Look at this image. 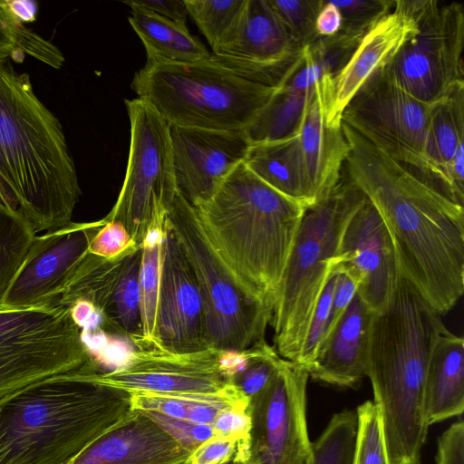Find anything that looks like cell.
Instances as JSON below:
<instances>
[{
	"label": "cell",
	"mask_w": 464,
	"mask_h": 464,
	"mask_svg": "<svg viewBox=\"0 0 464 464\" xmlns=\"http://www.w3.org/2000/svg\"><path fill=\"white\" fill-rule=\"evenodd\" d=\"M343 176L373 205L392 238L401 276L440 314L464 293V208L415 169L344 123Z\"/></svg>",
	"instance_id": "1"
},
{
	"label": "cell",
	"mask_w": 464,
	"mask_h": 464,
	"mask_svg": "<svg viewBox=\"0 0 464 464\" xmlns=\"http://www.w3.org/2000/svg\"><path fill=\"white\" fill-rule=\"evenodd\" d=\"M81 194L60 121L0 54V202L38 233L72 222Z\"/></svg>",
	"instance_id": "2"
},
{
	"label": "cell",
	"mask_w": 464,
	"mask_h": 464,
	"mask_svg": "<svg viewBox=\"0 0 464 464\" xmlns=\"http://www.w3.org/2000/svg\"><path fill=\"white\" fill-rule=\"evenodd\" d=\"M447 328L403 277L387 305L372 318L366 376L373 390L389 464H420L429 424L427 368Z\"/></svg>",
	"instance_id": "3"
},
{
	"label": "cell",
	"mask_w": 464,
	"mask_h": 464,
	"mask_svg": "<svg viewBox=\"0 0 464 464\" xmlns=\"http://www.w3.org/2000/svg\"><path fill=\"white\" fill-rule=\"evenodd\" d=\"M95 362L0 398V464H69L131 411L130 394L100 383Z\"/></svg>",
	"instance_id": "4"
},
{
	"label": "cell",
	"mask_w": 464,
	"mask_h": 464,
	"mask_svg": "<svg viewBox=\"0 0 464 464\" xmlns=\"http://www.w3.org/2000/svg\"><path fill=\"white\" fill-rule=\"evenodd\" d=\"M194 208L238 285L273 311L306 208L267 185L243 161L207 203Z\"/></svg>",
	"instance_id": "5"
},
{
	"label": "cell",
	"mask_w": 464,
	"mask_h": 464,
	"mask_svg": "<svg viewBox=\"0 0 464 464\" xmlns=\"http://www.w3.org/2000/svg\"><path fill=\"white\" fill-rule=\"evenodd\" d=\"M295 61L259 64L209 53L188 63L145 64L131 89L169 125L246 130Z\"/></svg>",
	"instance_id": "6"
},
{
	"label": "cell",
	"mask_w": 464,
	"mask_h": 464,
	"mask_svg": "<svg viewBox=\"0 0 464 464\" xmlns=\"http://www.w3.org/2000/svg\"><path fill=\"white\" fill-rule=\"evenodd\" d=\"M365 196L343 174L320 201L305 208L290 251L270 324L278 355L298 363L313 312L331 273L343 230Z\"/></svg>",
	"instance_id": "7"
},
{
	"label": "cell",
	"mask_w": 464,
	"mask_h": 464,
	"mask_svg": "<svg viewBox=\"0 0 464 464\" xmlns=\"http://www.w3.org/2000/svg\"><path fill=\"white\" fill-rule=\"evenodd\" d=\"M167 220L193 269L203 311L206 348L241 351L266 340L273 311L250 297L218 256L196 210L177 193Z\"/></svg>",
	"instance_id": "8"
},
{
	"label": "cell",
	"mask_w": 464,
	"mask_h": 464,
	"mask_svg": "<svg viewBox=\"0 0 464 464\" xmlns=\"http://www.w3.org/2000/svg\"><path fill=\"white\" fill-rule=\"evenodd\" d=\"M82 335L71 309L55 302L0 307V398L93 362Z\"/></svg>",
	"instance_id": "9"
},
{
	"label": "cell",
	"mask_w": 464,
	"mask_h": 464,
	"mask_svg": "<svg viewBox=\"0 0 464 464\" xmlns=\"http://www.w3.org/2000/svg\"><path fill=\"white\" fill-rule=\"evenodd\" d=\"M130 141L124 181L103 218L122 224L136 245L164 224L178 193L169 123L140 98L125 101Z\"/></svg>",
	"instance_id": "10"
},
{
	"label": "cell",
	"mask_w": 464,
	"mask_h": 464,
	"mask_svg": "<svg viewBox=\"0 0 464 464\" xmlns=\"http://www.w3.org/2000/svg\"><path fill=\"white\" fill-rule=\"evenodd\" d=\"M416 20L417 32L385 67L409 94L433 105L464 88V7L418 0Z\"/></svg>",
	"instance_id": "11"
},
{
	"label": "cell",
	"mask_w": 464,
	"mask_h": 464,
	"mask_svg": "<svg viewBox=\"0 0 464 464\" xmlns=\"http://www.w3.org/2000/svg\"><path fill=\"white\" fill-rule=\"evenodd\" d=\"M430 107L404 91L384 66L363 83L347 104L342 123L390 158L431 180L424 153Z\"/></svg>",
	"instance_id": "12"
},
{
	"label": "cell",
	"mask_w": 464,
	"mask_h": 464,
	"mask_svg": "<svg viewBox=\"0 0 464 464\" xmlns=\"http://www.w3.org/2000/svg\"><path fill=\"white\" fill-rule=\"evenodd\" d=\"M304 365L282 358L263 390L249 401V464H306L312 442L306 424Z\"/></svg>",
	"instance_id": "13"
},
{
	"label": "cell",
	"mask_w": 464,
	"mask_h": 464,
	"mask_svg": "<svg viewBox=\"0 0 464 464\" xmlns=\"http://www.w3.org/2000/svg\"><path fill=\"white\" fill-rule=\"evenodd\" d=\"M140 259L139 246L111 258L88 252L55 303L67 307L75 304L89 306L100 320L102 331L128 339L136 348L143 347Z\"/></svg>",
	"instance_id": "14"
},
{
	"label": "cell",
	"mask_w": 464,
	"mask_h": 464,
	"mask_svg": "<svg viewBox=\"0 0 464 464\" xmlns=\"http://www.w3.org/2000/svg\"><path fill=\"white\" fill-rule=\"evenodd\" d=\"M102 384L129 393L217 394L234 387L223 363V350L177 353L140 347L111 372L97 370Z\"/></svg>",
	"instance_id": "15"
},
{
	"label": "cell",
	"mask_w": 464,
	"mask_h": 464,
	"mask_svg": "<svg viewBox=\"0 0 464 464\" xmlns=\"http://www.w3.org/2000/svg\"><path fill=\"white\" fill-rule=\"evenodd\" d=\"M69 224L35 236L0 307L27 308L53 303L63 293L89 252L91 241L102 225Z\"/></svg>",
	"instance_id": "16"
},
{
	"label": "cell",
	"mask_w": 464,
	"mask_h": 464,
	"mask_svg": "<svg viewBox=\"0 0 464 464\" xmlns=\"http://www.w3.org/2000/svg\"><path fill=\"white\" fill-rule=\"evenodd\" d=\"M330 267L356 282L357 295L372 313L387 305L402 277L387 227L366 198L346 225Z\"/></svg>",
	"instance_id": "17"
},
{
	"label": "cell",
	"mask_w": 464,
	"mask_h": 464,
	"mask_svg": "<svg viewBox=\"0 0 464 464\" xmlns=\"http://www.w3.org/2000/svg\"><path fill=\"white\" fill-rule=\"evenodd\" d=\"M178 193L192 207L207 203L246 159V130H217L169 125Z\"/></svg>",
	"instance_id": "18"
},
{
	"label": "cell",
	"mask_w": 464,
	"mask_h": 464,
	"mask_svg": "<svg viewBox=\"0 0 464 464\" xmlns=\"http://www.w3.org/2000/svg\"><path fill=\"white\" fill-rule=\"evenodd\" d=\"M155 346L177 353L206 349L202 303L196 277L167 216L161 247Z\"/></svg>",
	"instance_id": "19"
},
{
	"label": "cell",
	"mask_w": 464,
	"mask_h": 464,
	"mask_svg": "<svg viewBox=\"0 0 464 464\" xmlns=\"http://www.w3.org/2000/svg\"><path fill=\"white\" fill-rule=\"evenodd\" d=\"M418 0H395L393 9L363 35L343 68L326 86V122L342 126V114L363 83L387 65L417 32Z\"/></svg>",
	"instance_id": "20"
},
{
	"label": "cell",
	"mask_w": 464,
	"mask_h": 464,
	"mask_svg": "<svg viewBox=\"0 0 464 464\" xmlns=\"http://www.w3.org/2000/svg\"><path fill=\"white\" fill-rule=\"evenodd\" d=\"M325 86L326 82L317 86L297 129V155L308 207L326 197L340 182L349 152L342 126L326 122Z\"/></svg>",
	"instance_id": "21"
},
{
	"label": "cell",
	"mask_w": 464,
	"mask_h": 464,
	"mask_svg": "<svg viewBox=\"0 0 464 464\" xmlns=\"http://www.w3.org/2000/svg\"><path fill=\"white\" fill-rule=\"evenodd\" d=\"M190 455L145 412L131 410L69 464H183Z\"/></svg>",
	"instance_id": "22"
},
{
	"label": "cell",
	"mask_w": 464,
	"mask_h": 464,
	"mask_svg": "<svg viewBox=\"0 0 464 464\" xmlns=\"http://www.w3.org/2000/svg\"><path fill=\"white\" fill-rule=\"evenodd\" d=\"M373 314L356 295L322 343L307 368L309 377L337 387H356L366 376Z\"/></svg>",
	"instance_id": "23"
},
{
	"label": "cell",
	"mask_w": 464,
	"mask_h": 464,
	"mask_svg": "<svg viewBox=\"0 0 464 464\" xmlns=\"http://www.w3.org/2000/svg\"><path fill=\"white\" fill-rule=\"evenodd\" d=\"M429 176L464 203V88L431 105L424 147Z\"/></svg>",
	"instance_id": "24"
},
{
	"label": "cell",
	"mask_w": 464,
	"mask_h": 464,
	"mask_svg": "<svg viewBox=\"0 0 464 464\" xmlns=\"http://www.w3.org/2000/svg\"><path fill=\"white\" fill-rule=\"evenodd\" d=\"M291 39L269 0H247L239 29L221 54L259 64L295 62L303 52Z\"/></svg>",
	"instance_id": "25"
},
{
	"label": "cell",
	"mask_w": 464,
	"mask_h": 464,
	"mask_svg": "<svg viewBox=\"0 0 464 464\" xmlns=\"http://www.w3.org/2000/svg\"><path fill=\"white\" fill-rule=\"evenodd\" d=\"M424 402L429 425L464 411V339L448 329L438 338L429 361Z\"/></svg>",
	"instance_id": "26"
},
{
	"label": "cell",
	"mask_w": 464,
	"mask_h": 464,
	"mask_svg": "<svg viewBox=\"0 0 464 464\" xmlns=\"http://www.w3.org/2000/svg\"><path fill=\"white\" fill-rule=\"evenodd\" d=\"M123 3L131 8L129 22L144 45L146 64L188 63L209 54L186 23L168 19L132 1Z\"/></svg>",
	"instance_id": "27"
},
{
	"label": "cell",
	"mask_w": 464,
	"mask_h": 464,
	"mask_svg": "<svg viewBox=\"0 0 464 464\" xmlns=\"http://www.w3.org/2000/svg\"><path fill=\"white\" fill-rule=\"evenodd\" d=\"M295 134L285 139L251 143L244 163L267 185L308 208L305 199Z\"/></svg>",
	"instance_id": "28"
},
{
	"label": "cell",
	"mask_w": 464,
	"mask_h": 464,
	"mask_svg": "<svg viewBox=\"0 0 464 464\" xmlns=\"http://www.w3.org/2000/svg\"><path fill=\"white\" fill-rule=\"evenodd\" d=\"M131 410L154 412L195 423L212 424L223 411L249 406L235 387L217 394L130 393Z\"/></svg>",
	"instance_id": "29"
},
{
	"label": "cell",
	"mask_w": 464,
	"mask_h": 464,
	"mask_svg": "<svg viewBox=\"0 0 464 464\" xmlns=\"http://www.w3.org/2000/svg\"><path fill=\"white\" fill-rule=\"evenodd\" d=\"M0 54L16 62L29 55L54 69H60L65 61L56 45L28 28L17 16L13 0H0Z\"/></svg>",
	"instance_id": "30"
},
{
	"label": "cell",
	"mask_w": 464,
	"mask_h": 464,
	"mask_svg": "<svg viewBox=\"0 0 464 464\" xmlns=\"http://www.w3.org/2000/svg\"><path fill=\"white\" fill-rule=\"evenodd\" d=\"M310 93H298L276 87L273 96L246 130L251 143L274 141L296 133Z\"/></svg>",
	"instance_id": "31"
},
{
	"label": "cell",
	"mask_w": 464,
	"mask_h": 464,
	"mask_svg": "<svg viewBox=\"0 0 464 464\" xmlns=\"http://www.w3.org/2000/svg\"><path fill=\"white\" fill-rule=\"evenodd\" d=\"M185 4L212 53H217L235 38L247 0H185Z\"/></svg>",
	"instance_id": "32"
},
{
	"label": "cell",
	"mask_w": 464,
	"mask_h": 464,
	"mask_svg": "<svg viewBox=\"0 0 464 464\" xmlns=\"http://www.w3.org/2000/svg\"><path fill=\"white\" fill-rule=\"evenodd\" d=\"M164 224L152 228L140 246L139 285L144 337L143 347L155 346V323L160 292Z\"/></svg>",
	"instance_id": "33"
},
{
	"label": "cell",
	"mask_w": 464,
	"mask_h": 464,
	"mask_svg": "<svg viewBox=\"0 0 464 464\" xmlns=\"http://www.w3.org/2000/svg\"><path fill=\"white\" fill-rule=\"evenodd\" d=\"M35 236L20 213L0 202V305Z\"/></svg>",
	"instance_id": "34"
},
{
	"label": "cell",
	"mask_w": 464,
	"mask_h": 464,
	"mask_svg": "<svg viewBox=\"0 0 464 464\" xmlns=\"http://www.w3.org/2000/svg\"><path fill=\"white\" fill-rule=\"evenodd\" d=\"M357 436L356 411L335 413L311 445L306 464H353Z\"/></svg>",
	"instance_id": "35"
},
{
	"label": "cell",
	"mask_w": 464,
	"mask_h": 464,
	"mask_svg": "<svg viewBox=\"0 0 464 464\" xmlns=\"http://www.w3.org/2000/svg\"><path fill=\"white\" fill-rule=\"evenodd\" d=\"M357 436L353 464H389L381 419L373 401L358 406Z\"/></svg>",
	"instance_id": "36"
},
{
	"label": "cell",
	"mask_w": 464,
	"mask_h": 464,
	"mask_svg": "<svg viewBox=\"0 0 464 464\" xmlns=\"http://www.w3.org/2000/svg\"><path fill=\"white\" fill-rule=\"evenodd\" d=\"M324 0H269L293 42L300 48L320 38L315 20Z\"/></svg>",
	"instance_id": "37"
},
{
	"label": "cell",
	"mask_w": 464,
	"mask_h": 464,
	"mask_svg": "<svg viewBox=\"0 0 464 464\" xmlns=\"http://www.w3.org/2000/svg\"><path fill=\"white\" fill-rule=\"evenodd\" d=\"M336 282V272L331 273L317 301L307 329L298 363L306 367L314 361L325 339L332 322V302Z\"/></svg>",
	"instance_id": "38"
},
{
	"label": "cell",
	"mask_w": 464,
	"mask_h": 464,
	"mask_svg": "<svg viewBox=\"0 0 464 464\" xmlns=\"http://www.w3.org/2000/svg\"><path fill=\"white\" fill-rule=\"evenodd\" d=\"M342 14V33L363 37L380 19L394 7L395 0H332Z\"/></svg>",
	"instance_id": "39"
},
{
	"label": "cell",
	"mask_w": 464,
	"mask_h": 464,
	"mask_svg": "<svg viewBox=\"0 0 464 464\" xmlns=\"http://www.w3.org/2000/svg\"><path fill=\"white\" fill-rule=\"evenodd\" d=\"M145 413L190 453L214 437L212 424L190 422L154 412Z\"/></svg>",
	"instance_id": "40"
},
{
	"label": "cell",
	"mask_w": 464,
	"mask_h": 464,
	"mask_svg": "<svg viewBox=\"0 0 464 464\" xmlns=\"http://www.w3.org/2000/svg\"><path fill=\"white\" fill-rule=\"evenodd\" d=\"M230 459L237 463L247 462L249 448L237 440L214 436L191 453L189 463L220 464Z\"/></svg>",
	"instance_id": "41"
},
{
	"label": "cell",
	"mask_w": 464,
	"mask_h": 464,
	"mask_svg": "<svg viewBox=\"0 0 464 464\" xmlns=\"http://www.w3.org/2000/svg\"><path fill=\"white\" fill-rule=\"evenodd\" d=\"M94 234L89 246V253L111 258L121 255L130 247L138 246L125 228L117 221H106Z\"/></svg>",
	"instance_id": "42"
},
{
	"label": "cell",
	"mask_w": 464,
	"mask_h": 464,
	"mask_svg": "<svg viewBox=\"0 0 464 464\" xmlns=\"http://www.w3.org/2000/svg\"><path fill=\"white\" fill-rule=\"evenodd\" d=\"M214 436L237 440L249 448L251 419L249 406L221 411L212 423Z\"/></svg>",
	"instance_id": "43"
},
{
	"label": "cell",
	"mask_w": 464,
	"mask_h": 464,
	"mask_svg": "<svg viewBox=\"0 0 464 464\" xmlns=\"http://www.w3.org/2000/svg\"><path fill=\"white\" fill-rule=\"evenodd\" d=\"M437 464H464V422H454L438 439Z\"/></svg>",
	"instance_id": "44"
},
{
	"label": "cell",
	"mask_w": 464,
	"mask_h": 464,
	"mask_svg": "<svg viewBox=\"0 0 464 464\" xmlns=\"http://www.w3.org/2000/svg\"><path fill=\"white\" fill-rule=\"evenodd\" d=\"M333 270L336 272V282L333 295L332 322L329 332L346 311L358 290L356 282L347 274L339 270Z\"/></svg>",
	"instance_id": "45"
},
{
	"label": "cell",
	"mask_w": 464,
	"mask_h": 464,
	"mask_svg": "<svg viewBox=\"0 0 464 464\" xmlns=\"http://www.w3.org/2000/svg\"><path fill=\"white\" fill-rule=\"evenodd\" d=\"M132 2L175 22L186 23L188 15L185 0H132Z\"/></svg>",
	"instance_id": "46"
},
{
	"label": "cell",
	"mask_w": 464,
	"mask_h": 464,
	"mask_svg": "<svg viewBox=\"0 0 464 464\" xmlns=\"http://www.w3.org/2000/svg\"><path fill=\"white\" fill-rule=\"evenodd\" d=\"M342 14L333 1H323L315 20V31L319 37H330L341 31Z\"/></svg>",
	"instance_id": "47"
},
{
	"label": "cell",
	"mask_w": 464,
	"mask_h": 464,
	"mask_svg": "<svg viewBox=\"0 0 464 464\" xmlns=\"http://www.w3.org/2000/svg\"><path fill=\"white\" fill-rule=\"evenodd\" d=\"M14 10L25 24L34 22L37 14V4L34 1L13 0Z\"/></svg>",
	"instance_id": "48"
},
{
	"label": "cell",
	"mask_w": 464,
	"mask_h": 464,
	"mask_svg": "<svg viewBox=\"0 0 464 464\" xmlns=\"http://www.w3.org/2000/svg\"><path fill=\"white\" fill-rule=\"evenodd\" d=\"M220 464H238L235 459H230V460H227L224 463H220Z\"/></svg>",
	"instance_id": "49"
},
{
	"label": "cell",
	"mask_w": 464,
	"mask_h": 464,
	"mask_svg": "<svg viewBox=\"0 0 464 464\" xmlns=\"http://www.w3.org/2000/svg\"><path fill=\"white\" fill-rule=\"evenodd\" d=\"M238 464H249V462H243V463H238Z\"/></svg>",
	"instance_id": "50"
},
{
	"label": "cell",
	"mask_w": 464,
	"mask_h": 464,
	"mask_svg": "<svg viewBox=\"0 0 464 464\" xmlns=\"http://www.w3.org/2000/svg\"><path fill=\"white\" fill-rule=\"evenodd\" d=\"M183 464H190L189 461L188 462H186V463H183Z\"/></svg>",
	"instance_id": "51"
}]
</instances>
